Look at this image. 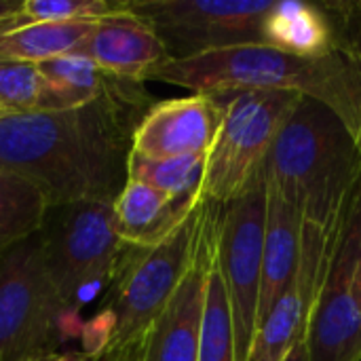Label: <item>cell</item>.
<instances>
[{
	"label": "cell",
	"mask_w": 361,
	"mask_h": 361,
	"mask_svg": "<svg viewBox=\"0 0 361 361\" xmlns=\"http://www.w3.org/2000/svg\"><path fill=\"white\" fill-rule=\"evenodd\" d=\"M154 104L144 82H133L78 108L0 112V169L32 180L49 207L116 201L127 184L135 129Z\"/></svg>",
	"instance_id": "cell-1"
},
{
	"label": "cell",
	"mask_w": 361,
	"mask_h": 361,
	"mask_svg": "<svg viewBox=\"0 0 361 361\" xmlns=\"http://www.w3.org/2000/svg\"><path fill=\"white\" fill-rule=\"evenodd\" d=\"M146 80L195 93L290 91L330 108L361 146V63L338 49L328 57H300L269 44H243L188 59L157 63Z\"/></svg>",
	"instance_id": "cell-2"
},
{
	"label": "cell",
	"mask_w": 361,
	"mask_h": 361,
	"mask_svg": "<svg viewBox=\"0 0 361 361\" xmlns=\"http://www.w3.org/2000/svg\"><path fill=\"white\" fill-rule=\"evenodd\" d=\"M264 176L302 222L334 231L361 186V146L330 108L302 97L264 161Z\"/></svg>",
	"instance_id": "cell-3"
},
{
	"label": "cell",
	"mask_w": 361,
	"mask_h": 361,
	"mask_svg": "<svg viewBox=\"0 0 361 361\" xmlns=\"http://www.w3.org/2000/svg\"><path fill=\"white\" fill-rule=\"evenodd\" d=\"M214 201L201 197L192 214L161 245H127L106 309L114 315L110 343L97 361H137L142 343L197 254Z\"/></svg>",
	"instance_id": "cell-4"
},
{
	"label": "cell",
	"mask_w": 361,
	"mask_h": 361,
	"mask_svg": "<svg viewBox=\"0 0 361 361\" xmlns=\"http://www.w3.org/2000/svg\"><path fill=\"white\" fill-rule=\"evenodd\" d=\"M38 237L49 279L66 309L76 313L112 286L127 250L114 231V201L106 199L49 207Z\"/></svg>",
	"instance_id": "cell-5"
},
{
	"label": "cell",
	"mask_w": 361,
	"mask_h": 361,
	"mask_svg": "<svg viewBox=\"0 0 361 361\" xmlns=\"http://www.w3.org/2000/svg\"><path fill=\"white\" fill-rule=\"evenodd\" d=\"M66 313L49 279L38 235L0 254V361L55 355Z\"/></svg>",
	"instance_id": "cell-6"
},
{
	"label": "cell",
	"mask_w": 361,
	"mask_h": 361,
	"mask_svg": "<svg viewBox=\"0 0 361 361\" xmlns=\"http://www.w3.org/2000/svg\"><path fill=\"white\" fill-rule=\"evenodd\" d=\"M226 112L207 152L203 197L224 205L264 165L279 131L300 104L290 91H224Z\"/></svg>",
	"instance_id": "cell-7"
},
{
	"label": "cell",
	"mask_w": 361,
	"mask_h": 361,
	"mask_svg": "<svg viewBox=\"0 0 361 361\" xmlns=\"http://www.w3.org/2000/svg\"><path fill=\"white\" fill-rule=\"evenodd\" d=\"M264 226L267 176L262 165L243 192L220 207L216 226V264L233 313L237 361L250 360L258 330Z\"/></svg>",
	"instance_id": "cell-8"
},
{
	"label": "cell",
	"mask_w": 361,
	"mask_h": 361,
	"mask_svg": "<svg viewBox=\"0 0 361 361\" xmlns=\"http://www.w3.org/2000/svg\"><path fill=\"white\" fill-rule=\"evenodd\" d=\"M273 0H123L163 42L171 59L264 44L262 23Z\"/></svg>",
	"instance_id": "cell-9"
},
{
	"label": "cell",
	"mask_w": 361,
	"mask_h": 361,
	"mask_svg": "<svg viewBox=\"0 0 361 361\" xmlns=\"http://www.w3.org/2000/svg\"><path fill=\"white\" fill-rule=\"evenodd\" d=\"M307 345L311 361H361V186L338 226Z\"/></svg>",
	"instance_id": "cell-10"
},
{
	"label": "cell",
	"mask_w": 361,
	"mask_h": 361,
	"mask_svg": "<svg viewBox=\"0 0 361 361\" xmlns=\"http://www.w3.org/2000/svg\"><path fill=\"white\" fill-rule=\"evenodd\" d=\"M338 226L334 231H324L302 222L298 269L267 319L258 326L247 361H281L300 338L307 336L311 309L326 277Z\"/></svg>",
	"instance_id": "cell-11"
},
{
	"label": "cell",
	"mask_w": 361,
	"mask_h": 361,
	"mask_svg": "<svg viewBox=\"0 0 361 361\" xmlns=\"http://www.w3.org/2000/svg\"><path fill=\"white\" fill-rule=\"evenodd\" d=\"M220 207L222 205L214 203L192 264L188 267L186 275L182 277L161 315L150 326L137 361H199L205 292L209 269L214 262Z\"/></svg>",
	"instance_id": "cell-12"
},
{
	"label": "cell",
	"mask_w": 361,
	"mask_h": 361,
	"mask_svg": "<svg viewBox=\"0 0 361 361\" xmlns=\"http://www.w3.org/2000/svg\"><path fill=\"white\" fill-rule=\"evenodd\" d=\"M226 112V93L157 102L140 121L133 152L150 159L207 157Z\"/></svg>",
	"instance_id": "cell-13"
},
{
	"label": "cell",
	"mask_w": 361,
	"mask_h": 361,
	"mask_svg": "<svg viewBox=\"0 0 361 361\" xmlns=\"http://www.w3.org/2000/svg\"><path fill=\"white\" fill-rule=\"evenodd\" d=\"M106 72L144 82V76L169 55L159 36L135 15L123 8L99 19L89 36L72 51Z\"/></svg>",
	"instance_id": "cell-14"
},
{
	"label": "cell",
	"mask_w": 361,
	"mask_h": 361,
	"mask_svg": "<svg viewBox=\"0 0 361 361\" xmlns=\"http://www.w3.org/2000/svg\"><path fill=\"white\" fill-rule=\"evenodd\" d=\"M302 243V216L283 197L275 182L267 178V226H264V260L262 286L258 302V326L267 319L279 296L290 286ZM258 332V330H256Z\"/></svg>",
	"instance_id": "cell-15"
},
{
	"label": "cell",
	"mask_w": 361,
	"mask_h": 361,
	"mask_svg": "<svg viewBox=\"0 0 361 361\" xmlns=\"http://www.w3.org/2000/svg\"><path fill=\"white\" fill-rule=\"evenodd\" d=\"M199 201H176L146 184L127 180L114 201V231L131 247H157L182 226Z\"/></svg>",
	"instance_id": "cell-16"
},
{
	"label": "cell",
	"mask_w": 361,
	"mask_h": 361,
	"mask_svg": "<svg viewBox=\"0 0 361 361\" xmlns=\"http://www.w3.org/2000/svg\"><path fill=\"white\" fill-rule=\"evenodd\" d=\"M262 34L264 44L300 57H328L338 51L336 30L319 2L273 0Z\"/></svg>",
	"instance_id": "cell-17"
},
{
	"label": "cell",
	"mask_w": 361,
	"mask_h": 361,
	"mask_svg": "<svg viewBox=\"0 0 361 361\" xmlns=\"http://www.w3.org/2000/svg\"><path fill=\"white\" fill-rule=\"evenodd\" d=\"M95 21H36L0 34V57L42 63L47 59L72 55L89 36Z\"/></svg>",
	"instance_id": "cell-18"
},
{
	"label": "cell",
	"mask_w": 361,
	"mask_h": 361,
	"mask_svg": "<svg viewBox=\"0 0 361 361\" xmlns=\"http://www.w3.org/2000/svg\"><path fill=\"white\" fill-rule=\"evenodd\" d=\"M47 212L49 201L32 180L0 169V254L38 235Z\"/></svg>",
	"instance_id": "cell-19"
},
{
	"label": "cell",
	"mask_w": 361,
	"mask_h": 361,
	"mask_svg": "<svg viewBox=\"0 0 361 361\" xmlns=\"http://www.w3.org/2000/svg\"><path fill=\"white\" fill-rule=\"evenodd\" d=\"M205 165L207 157L150 159L131 150L127 180L146 184L176 201H197L203 197Z\"/></svg>",
	"instance_id": "cell-20"
},
{
	"label": "cell",
	"mask_w": 361,
	"mask_h": 361,
	"mask_svg": "<svg viewBox=\"0 0 361 361\" xmlns=\"http://www.w3.org/2000/svg\"><path fill=\"white\" fill-rule=\"evenodd\" d=\"M199 361H237L233 313H231L220 269L216 264V245H214V262L207 277L205 309H203L201 341H199Z\"/></svg>",
	"instance_id": "cell-21"
},
{
	"label": "cell",
	"mask_w": 361,
	"mask_h": 361,
	"mask_svg": "<svg viewBox=\"0 0 361 361\" xmlns=\"http://www.w3.org/2000/svg\"><path fill=\"white\" fill-rule=\"evenodd\" d=\"M51 82L38 63L0 57V108L2 112H47Z\"/></svg>",
	"instance_id": "cell-22"
},
{
	"label": "cell",
	"mask_w": 361,
	"mask_h": 361,
	"mask_svg": "<svg viewBox=\"0 0 361 361\" xmlns=\"http://www.w3.org/2000/svg\"><path fill=\"white\" fill-rule=\"evenodd\" d=\"M121 11V0H23L21 15L36 21H95Z\"/></svg>",
	"instance_id": "cell-23"
},
{
	"label": "cell",
	"mask_w": 361,
	"mask_h": 361,
	"mask_svg": "<svg viewBox=\"0 0 361 361\" xmlns=\"http://www.w3.org/2000/svg\"><path fill=\"white\" fill-rule=\"evenodd\" d=\"M319 4L336 30L338 49L361 63V0H324Z\"/></svg>",
	"instance_id": "cell-24"
},
{
	"label": "cell",
	"mask_w": 361,
	"mask_h": 361,
	"mask_svg": "<svg viewBox=\"0 0 361 361\" xmlns=\"http://www.w3.org/2000/svg\"><path fill=\"white\" fill-rule=\"evenodd\" d=\"M23 0H0V34L27 25V19L21 15Z\"/></svg>",
	"instance_id": "cell-25"
},
{
	"label": "cell",
	"mask_w": 361,
	"mask_h": 361,
	"mask_svg": "<svg viewBox=\"0 0 361 361\" xmlns=\"http://www.w3.org/2000/svg\"><path fill=\"white\" fill-rule=\"evenodd\" d=\"M281 361H311L309 357V345H307V336L305 338H300L288 353H286V357Z\"/></svg>",
	"instance_id": "cell-26"
},
{
	"label": "cell",
	"mask_w": 361,
	"mask_h": 361,
	"mask_svg": "<svg viewBox=\"0 0 361 361\" xmlns=\"http://www.w3.org/2000/svg\"><path fill=\"white\" fill-rule=\"evenodd\" d=\"M42 361H93L87 353H78V351H66V353H55V355H51V357H47V360Z\"/></svg>",
	"instance_id": "cell-27"
},
{
	"label": "cell",
	"mask_w": 361,
	"mask_h": 361,
	"mask_svg": "<svg viewBox=\"0 0 361 361\" xmlns=\"http://www.w3.org/2000/svg\"><path fill=\"white\" fill-rule=\"evenodd\" d=\"M0 112H2V108H0Z\"/></svg>",
	"instance_id": "cell-28"
}]
</instances>
